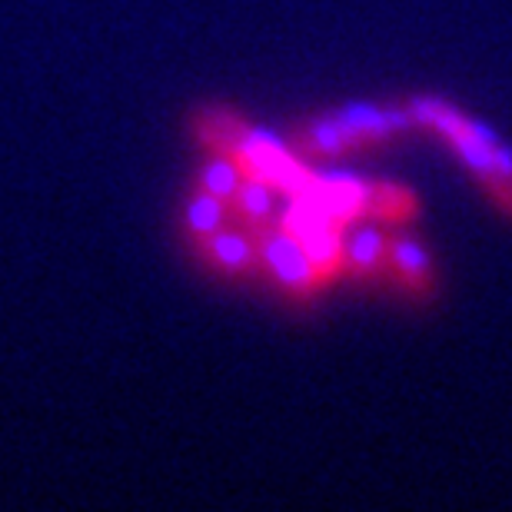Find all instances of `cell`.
<instances>
[{
	"label": "cell",
	"mask_w": 512,
	"mask_h": 512,
	"mask_svg": "<svg viewBox=\"0 0 512 512\" xmlns=\"http://www.w3.org/2000/svg\"><path fill=\"white\" fill-rule=\"evenodd\" d=\"M303 147L313 150V153H323V157H336V153H346L353 150L350 137H346V127L340 124V117H320L313 120L310 127L303 130Z\"/></svg>",
	"instance_id": "obj_5"
},
{
	"label": "cell",
	"mask_w": 512,
	"mask_h": 512,
	"mask_svg": "<svg viewBox=\"0 0 512 512\" xmlns=\"http://www.w3.org/2000/svg\"><path fill=\"white\" fill-rule=\"evenodd\" d=\"M240 183H243L240 167L230 157H223V160H213L207 167V173H203V180H200V190L210 193V197L230 200L233 193L240 190Z\"/></svg>",
	"instance_id": "obj_7"
},
{
	"label": "cell",
	"mask_w": 512,
	"mask_h": 512,
	"mask_svg": "<svg viewBox=\"0 0 512 512\" xmlns=\"http://www.w3.org/2000/svg\"><path fill=\"white\" fill-rule=\"evenodd\" d=\"M386 250L389 240L376 227H356L350 237H343V256L346 270L353 276H376L386 270Z\"/></svg>",
	"instance_id": "obj_4"
},
{
	"label": "cell",
	"mask_w": 512,
	"mask_h": 512,
	"mask_svg": "<svg viewBox=\"0 0 512 512\" xmlns=\"http://www.w3.org/2000/svg\"><path fill=\"white\" fill-rule=\"evenodd\" d=\"M336 117H340V124L346 127V137H350L353 147L386 140L399 130L413 127V114H409V110L373 107V104H350V107L336 110Z\"/></svg>",
	"instance_id": "obj_2"
},
{
	"label": "cell",
	"mask_w": 512,
	"mask_h": 512,
	"mask_svg": "<svg viewBox=\"0 0 512 512\" xmlns=\"http://www.w3.org/2000/svg\"><path fill=\"white\" fill-rule=\"evenodd\" d=\"M187 223H190V230H197V233H217L223 223V200L200 190L187 207Z\"/></svg>",
	"instance_id": "obj_9"
},
{
	"label": "cell",
	"mask_w": 512,
	"mask_h": 512,
	"mask_svg": "<svg viewBox=\"0 0 512 512\" xmlns=\"http://www.w3.org/2000/svg\"><path fill=\"white\" fill-rule=\"evenodd\" d=\"M270 190H273V187H266V183H260V180L243 177L240 190L233 193V200H237V210H240L250 223H263L266 217H270V210H273Z\"/></svg>",
	"instance_id": "obj_8"
},
{
	"label": "cell",
	"mask_w": 512,
	"mask_h": 512,
	"mask_svg": "<svg viewBox=\"0 0 512 512\" xmlns=\"http://www.w3.org/2000/svg\"><path fill=\"white\" fill-rule=\"evenodd\" d=\"M386 270L393 273V280L403 286L406 293L413 296H429L433 293V260L429 253L419 247L416 240L409 237H396L389 240V250H386Z\"/></svg>",
	"instance_id": "obj_3"
},
{
	"label": "cell",
	"mask_w": 512,
	"mask_h": 512,
	"mask_svg": "<svg viewBox=\"0 0 512 512\" xmlns=\"http://www.w3.org/2000/svg\"><path fill=\"white\" fill-rule=\"evenodd\" d=\"M207 253L213 266H220V270H230V273H240L247 270L253 263V247L237 233H217L213 240H207Z\"/></svg>",
	"instance_id": "obj_6"
},
{
	"label": "cell",
	"mask_w": 512,
	"mask_h": 512,
	"mask_svg": "<svg viewBox=\"0 0 512 512\" xmlns=\"http://www.w3.org/2000/svg\"><path fill=\"white\" fill-rule=\"evenodd\" d=\"M260 253H263V263L270 266L273 276L290 293L306 296L323 286V276L316 273V266L310 263V256H306V250L300 247V240H296L293 233H286L283 227L263 233Z\"/></svg>",
	"instance_id": "obj_1"
}]
</instances>
